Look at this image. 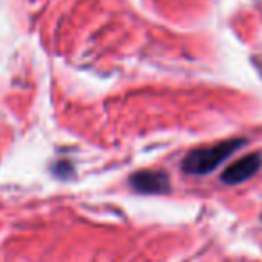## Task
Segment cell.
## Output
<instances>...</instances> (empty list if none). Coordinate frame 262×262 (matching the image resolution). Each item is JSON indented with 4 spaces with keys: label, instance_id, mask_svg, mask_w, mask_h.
<instances>
[{
    "label": "cell",
    "instance_id": "6da1fadb",
    "mask_svg": "<svg viewBox=\"0 0 262 262\" xmlns=\"http://www.w3.org/2000/svg\"><path fill=\"white\" fill-rule=\"evenodd\" d=\"M244 144H246L244 139H228V140H223V142L215 144V146L192 149L183 158L182 169L187 174H194V176L210 174V172H214L223 162L228 160L239 147H243Z\"/></svg>",
    "mask_w": 262,
    "mask_h": 262
},
{
    "label": "cell",
    "instance_id": "7a4b0ae2",
    "mask_svg": "<svg viewBox=\"0 0 262 262\" xmlns=\"http://www.w3.org/2000/svg\"><path fill=\"white\" fill-rule=\"evenodd\" d=\"M129 185L139 194H167L171 190V180L164 171L144 169L129 176Z\"/></svg>",
    "mask_w": 262,
    "mask_h": 262
},
{
    "label": "cell",
    "instance_id": "3957f363",
    "mask_svg": "<svg viewBox=\"0 0 262 262\" xmlns=\"http://www.w3.org/2000/svg\"><path fill=\"white\" fill-rule=\"evenodd\" d=\"M262 167V155L260 153H250L246 157L239 158L235 164L228 165V167L223 171L221 182L226 185H237V183H243L246 180L253 178Z\"/></svg>",
    "mask_w": 262,
    "mask_h": 262
}]
</instances>
